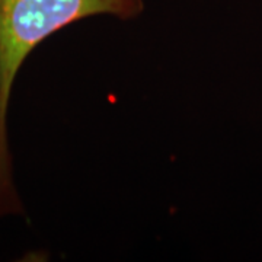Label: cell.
<instances>
[{
	"label": "cell",
	"instance_id": "1",
	"mask_svg": "<svg viewBox=\"0 0 262 262\" xmlns=\"http://www.w3.org/2000/svg\"><path fill=\"white\" fill-rule=\"evenodd\" d=\"M144 0H0V217L22 214L9 146L8 113L13 84L29 54L66 27L91 16L128 20Z\"/></svg>",
	"mask_w": 262,
	"mask_h": 262
}]
</instances>
